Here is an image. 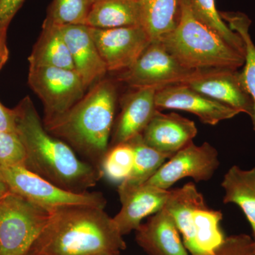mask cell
Wrapping results in <instances>:
<instances>
[{
	"mask_svg": "<svg viewBox=\"0 0 255 255\" xmlns=\"http://www.w3.org/2000/svg\"><path fill=\"white\" fill-rule=\"evenodd\" d=\"M13 110L16 134L26 153L25 168L75 192L96 186L103 176L101 169L79 158L68 144L47 131L29 97Z\"/></svg>",
	"mask_w": 255,
	"mask_h": 255,
	"instance_id": "6da1fadb",
	"label": "cell"
},
{
	"mask_svg": "<svg viewBox=\"0 0 255 255\" xmlns=\"http://www.w3.org/2000/svg\"><path fill=\"white\" fill-rule=\"evenodd\" d=\"M126 248L123 236L105 209L71 206L50 210L26 255H120Z\"/></svg>",
	"mask_w": 255,
	"mask_h": 255,
	"instance_id": "7a4b0ae2",
	"label": "cell"
},
{
	"mask_svg": "<svg viewBox=\"0 0 255 255\" xmlns=\"http://www.w3.org/2000/svg\"><path fill=\"white\" fill-rule=\"evenodd\" d=\"M117 100L113 81L101 80L68 112L43 125L52 135L100 169L109 150Z\"/></svg>",
	"mask_w": 255,
	"mask_h": 255,
	"instance_id": "3957f363",
	"label": "cell"
},
{
	"mask_svg": "<svg viewBox=\"0 0 255 255\" xmlns=\"http://www.w3.org/2000/svg\"><path fill=\"white\" fill-rule=\"evenodd\" d=\"M158 41L182 66L192 71L238 70L244 65V55L198 18L191 0H179L175 28Z\"/></svg>",
	"mask_w": 255,
	"mask_h": 255,
	"instance_id": "277c9868",
	"label": "cell"
},
{
	"mask_svg": "<svg viewBox=\"0 0 255 255\" xmlns=\"http://www.w3.org/2000/svg\"><path fill=\"white\" fill-rule=\"evenodd\" d=\"M50 211L9 191L0 197V255H26Z\"/></svg>",
	"mask_w": 255,
	"mask_h": 255,
	"instance_id": "5b68a950",
	"label": "cell"
},
{
	"mask_svg": "<svg viewBox=\"0 0 255 255\" xmlns=\"http://www.w3.org/2000/svg\"><path fill=\"white\" fill-rule=\"evenodd\" d=\"M9 191L48 211L71 206L105 209L107 200L100 192H75L63 189L21 166L0 168Z\"/></svg>",
	"mask_w": 255,
	"mask_h": 255,
	"instance_id": "8992f818",
	"label": "cell"
},
{
	"mask_svg": "<svg viewBox=\"0 0 255 255\" xmlns=\"http://www.w3.org/2000/svg\"><path fill=\"white\" fill-rule=\"evenodd\" d=\"M28 82L43 103V124L68 112L87 90L78 73L67 69L29 67Z\"/></svg>",
	"mask_w": 255,
	"mask_h": 255,
	"instance_id": "52a82bcc",
	"label": "cell"
},
{
	"mask_svg": "<svg viewBox=\"0 0 255 255\" xmlns=\"http://www.w3.org/2000/svg\"><path fill=\"white\" fill-rule=\"evenodd\" d=\"M197 71L182 66L161 41H151L130 68L121 72L119 81L132 88L159 89L182 83Z\"/></svg>",
	"mask_w": 255,
	"mask_h": 255,
	"instance_id": "ba28073f",
	"label": "cell"
},
{
	"mask_svg": "<svg viewBox=\"0 0 255 255\" xmlns=\"http://www.w3.org/2000/svg\"><path fill=\"white\" fill-rule=\"evenodd\" d=\"M219 165V152L216 147L207 142L201 145L192 142L166 161L145 183L169 190L184 178H191L196 182H207Z\"/></svg>",
	"mask_w": 255,
	"mask_h": 255,
	"instance_id": "9c48e42d",
	"label": "cell"
},
{
	"mask_svg": "<svg viewBox=\"0 0 255 255\" xmlns=\"http://www.w3.org/2000/svg\"><path fill=\"white\" fill-rule=\"evenodd\" d=\"M90 30L108 72H122L130 68L151 43L142 26Z\"/></svg>",
	"mask_w": 255,
	"mask_h": 255,
	"instance_id": "30bf717a",
	"label": "cell"
},
{
	"mask_svg": "<svg viewBox=\"0 0 255 255\" xmlns=\"http://www.w3.org/2000/svg\"><path fill=\"white\" fill-rule=\"evenodd\" d=\"M182 84L251 117L253 99L247 91L241 71L230 69L197 71Z\"/></svg>",
	"mask_w": 255,
	"mask_h": 255,
	"instance_id": "8fae6325",
	"label": "cell"
},
{
	"mask_svg": "<svg viewBox=\"0 0 255 255\" xmlns=\"http://www.w3.org/2000/svg\"><path fill=\"white\" fill-rule=\"evenodd\" d=\"M155 104L158 110L185 111L199 117L203 124L210 126L217 125L222 121L234 118L240 114L231 107L182 83L157 90Z\"/></svg>",
	"mask_w": 255,
	"mask_h": 255,
	"instance_id": "7c38bea8",
	"label": "cell"
},
{
	"mask_svg": "<svg viewBox=\"0 0 255 255\" xmlns=\"http://www.w3.org/2000/svg\"><path fill=\"white\" fill-rule=\"evenodd\" d=\"M118 194L122 208L114 221L122 236L135 231L142 220L163 209L170 190L154 187L147 183L130 185L122 182Z\"/></svg>",
	"mask_w": 255,
	"mask_h": 255,
	"instance_id": "4fadbf2b",
	"label": "cell"
},
{
	"mask_svg": "<svg viewBox=\"0 0 255 255\" xmlns=\"http://www.w3.org/2000/svg\"><path fill=\"white\" fill-rule=\"evenodd\" d=\"M197 132L193 121L157 110L141 135L147 145L171 157L192 142Z\"/></svg>",
	"mask_w": 255,
	"mask_h": 255,
	"instance_id": "5bb4252c",
	"label": "cell"
},
{
	"mask_svg": "<svg viewBox=\"0 0 255 255\" xmlns=\"http://www.w3.org/2000/svg\"><path fill=\"white\" fill-rule=\"evenodd\" d=\"M122 101V111L112 130L111 147L128 142L140 135L150 123L157 109L155 87H140Z\"/></svg>",
	"mask_w": 255,
	"mask_h": 255,
	"instance_id": "9a60e30c",
	"label": "cell"
},
{
	"mask_svg": "<svg viewBox=\"0 0 255 255\" xmlns=\"http://www.w3.org/2000/svg\"><path fill=\"white\" fill-rule=\"evenodd\" d=\"M58 26L70 50L75 71L86 88L100 81L108 71L96 46L90 27L83 24Z\"/></svg>",
	"mask_w": 255,
	"mask_h": 255,
	"instance_id": "2e32d148",
	"label": "cell"
},
{
	"mask_svg": "<svg viewBox=\"0 0 255 255\" xmlns=\"http://www.w3.org/2000/svg\"><path fill=\"white\" fill-rule=\"evenodd\" d=\"M135 232L137 244L148 255H190L165 208L152 215Z\"/></svg>",
	"mask_w": 255,
	"mask_h": 255,
	"instance_id": "e0dca14e",
	"label": "cell"
},
{
	"mask_svg": "<svg viewBox=\"0 0 255 255\" xmlns=\"http://www.w3.org/2000/svg\"><path fill=\"white\" fill-rule=\"evenodd\" d=\"M205 205L203 194L196 189L195 184L189 182L181 188L170 190L164 206L173 218L182 235L183 243L191 255H200L196 246L193 218L194 211Z\"/></svg>",
	"mask_w": 255,
	"mask_h": 255,
	"instance_id": "ac0fdd59",
	"label": "cell"
},
{
	"mask_svg": "<svg viewBox=\"0 0 255 255\" xmlns=\"http://www.w3.org/2000/svg\"><path fill=\"white\" fill-rule=\"evenodd\" d=\"M85 25L95 28L141 26L137 0H92Z\"/></svg>",
	"mask_w": 255,
	"mask_h": 255,
	"instance_id": "d6986e66",
	"label": "cell"
},
{
	"mask_svg": "<svg viewBox=\"0 0 255 255\" xmlns=\"http://www.w3.org/2000/svg\"><path fill=\"white\" fill-rule=\"evenodd\" d=\"M28 60L29 67L75 70L70 50L56 25L43 23L41 35Z\"/></svg>",
	"mask_w": 255,
	"mask_h": 255,
	"instance_id": "ffe728a7",
	"label": "cell"
},
{
	"mask_svg": "<svg viewBox=\"0 0 255 255\" xmlns=\"http://www.w3.org/2000/svg\"><path fill=\"white\" fill-rule=\"evenodd\" d=\"M221 187L224 190V204L239 206L255 232V166L243 169L233 165L225 174Z\"/></svg>",
	"mask_w": 255,
	"mask_h": 255,
	"instance_id": "44dd1931",
	"label": "cell"
},
{
	"mask_svg": "<svg viewBox=\"0 0 255 255\" xmlns=\"http://www.w3.org/2000/svg\"><path fill=\"white\" fill-rule=\"evenodd\" d=\"M141 26L151 41H158L175 28L179 0H137Z\"/></svg>",
	"mask_w": 255,
	"mask_h": 255,
	"instance_id": "7402d4cb",
	"label": "cell"
},
{
	"mask_svg": "<svg viewBox=\"0 0 255 255\" xmlns=\"http://www.w3.org/2000/svg\"><path fill=\"white\" fill-rule=\"evenodd\" d=\"M220 14L223 21H227L228 27L241 36L244 44L245 63L241 73L247 91L254 103L251 120L255 131V45L250 34L251 21L241 12H220Z\"/></svg>",
	"mask_w": 255,
	"mask_h": 255,
	"instance_id": "603a6c76",
	"label": "cell"
},
{
	"mask_svg": "<svg viewBox=\"0 0 255 255\" xmlns=\"http://www.w3.org/2000/svg\"><path fill=\"white\" fill-rule=\"evenodd\" d=\"M222 219L221 211L209 209L207 205L194 211L193 228L199 255L212 254L224 242L226 238L221 228Z\"/></svg>",
	"mask_w": 255,
	"mask_h": 255,
	"instance_id": "cb8c5ba5",
	"label": "cell"
},
{
	"mask_svg": "<svg viewBox=\"0 0 255 255\" xmlns=\"http://www.w3.org/2000/svg\"><path fill=\"white\" fill-rule=\"evenodd\" d=\"M134 151V163L131 173L123 182L130 185H140L147 182L167 160L169 155L162 153L147 145L142 135L129 140Z\"/></svg>",
	"mask_w": 255,
	"mask_h": 255,
	"instance_id": "d4e9b609",
	"label": "cell"
},
{
	"mask_svg": "<svg viewBox=\"0 0 255 255\" xmlns=\"http://www.w3.org/2000/svg\"><path fill=\"white\" fill-rule=\"evenodd\" d=\"M193 10L200 21L219 34L230 46L244 55V44L241 36L232 31L216 9V0H191Z\"/></svg>",
	"mask_w": 255,
	"mask_h": 255,
	"instance_id": "484cf974",
	"label": "cell"
},
{
	"mask_svg": "<svg viewBox=\"0 0 255 255\" xmlns=\"http://www.w3.org/2000/svg\"><path fill=\"white\" fill-rule=\"evenodd\" d=\"M134 151L129 142L112 146L102 159L100 169L103 176L112 182H123L131 173Z\"/></svg>",
	"mask_w": 255,
	"mask_h": 255,
	"instance_id": "4316f807",
	"label": "cell"
},
{
	"mask_svg": "<svg viewBox=\"0 0 255 255\" xmlns=\"http://www.w3.org/2000/svg\"><path fill=\"white\" fill-rule=\"evenodd\" d=\"M92 0H53L44 22L48 24H83Z\"/></svg>",
	"mask_w": 255,
	"mask_h": 255,
	"instance_id": "83f0119b",
	"label": "cell"
},
{
	"mask_svg": "<svg viewBox=\"0 0 255 255\" xmlns=\"http://www.w3.org/2000/svg\"><path fill=\"white\" fill-rule=\"evenodd\" d=\"M26 153L17 134L0 131V168L24 167Z\"/></svg>",
	"mask_w": 255,
	"mask_h": 255,
	"instance_id": "f1b7e54d",
	"label": "cell"
},
{
	"mask_svg": "<svg viewBox=\"0 0 255 255\" xmlns=\"http://www.w3.org/2000/svg\"><path fill=\"white\" fill-rule=\"evenodd\" d=\"M208 255H255L253 238L245 234L226 238L212 254Z\"/></svg>",
	"mask_w": 255,
	"mask_h": 255,
	"instance_id": "f546056e",
	"label": "cell"
},
{
	"mask_svg": "<svg viewBox=\"0 0 255 255\" xmlns=\"http://www.w3.org/2000/svg\"><path fill=\"white\" fill-rule=\"evenodd\" d=\"M24 0H0V33L7 31L9 23Z\"/></svg>",
	"mask_w": 255,
	"mask_h": 255,
	"instance_id": "4dcf8cb0",
	"label": "cell"
},
{
	"mask_svg": "<svg viewBox=\"0 0 255 255\" xmlns=\"http://www.w3.org/2000/svg\"><path fill=\"white\" fill-rule=\"evenodd\" d=\"M0 131L15 132L16 121L14 110H9L0 102Z\"/></svg>",
	"mask_w": 255,
	"mask_h": 255,
	"instance_id": "1f68e13d",
	"label": "cell"
},
{
	"mask_svg": "<svg viewBox=\"0 0 255 255\" xmlns=\"http://www.w3.org/2000/svg\"><path fill=\"white\" fill-rule=\"evenodd\" d=\"M6 31L0 33V70L4 66L9 57V50L6 43Z\"/></svg>",
	"mask_w": 255,
	"mask_h": 255,
	"instance_id": "d6a6232c",
	"label": "cell"
},
{
	"mask_svg": "<svg viewBox=\"0 0 255 255\" xmlns=\"http://www.w3.org/2000/svg\"><path fill=\"white\" fill-rule=\"evenodd\" d=\"M9 191V187L6 185L2 174H1V171H0V197L4 196V194H7Z\"/></svg>",
	"mask_w": 255,
	"mask_h": 255,
	"instance_id": "836d02e7",
	"label": "cell"
},
{
	"mask_svg": "<svg viewBox=\"0 0 255 255\" xmlns=\"http://www.w3.org/2000/svg\"><path fill=\"white\" fill-rule=\"evenodd\" d=\"M253 246H254L255 251V232L253 233Z\"/></svg>",
	"mask_w": 255,
	"mask_h": 255,
	"instance_id": "e575fe53",
	"label": "cell"
}]
</instances>
